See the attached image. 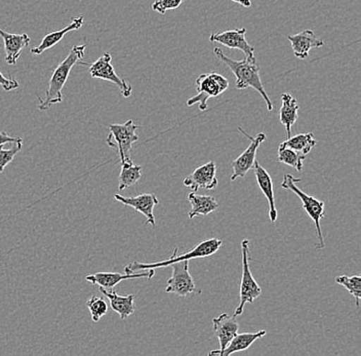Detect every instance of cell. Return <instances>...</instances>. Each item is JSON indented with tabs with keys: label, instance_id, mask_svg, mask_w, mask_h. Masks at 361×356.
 <instances>
[{
	"label": "cell",
	"instance_id": "cell-1",
	"mask_svg": "<svg viewBox=\"0 0 361 356\" xmlns=\"http://www.w3.org/2000/svg\"><path fill=\"white\" fill-rule=\"evenodd\" d=\"M214 54L221 62L224 63L226 66L231 70L232 73L235 76L237 90H245L247 87L256 90L261 94L262 98L265 100L268 111H272L273 104L271 102L267 92L264 89L263 83L259 78V66L255 56L254 57H245L243 61L232 60L225 55L224 51L219 47L214 49Z\"/></svg>",
	"mask_w": 361,
	"mask_h": 356
},
{
	"label": "cell",
	"instance_id": "cell-2",
	"mask_svg": "<svg viewBox=\"0 0 361 356\" xmlns=\"http://www.w3.org/2000/svg\"><path fill=\"white\" fill-rule=\"evenodd\" d=\"M85 49H87V44H75L72 47L67 57L54 70L51 80L49 81V87L45 92L44 100L37 96V99L39 100L38 109L45 111V110H49L51 106L63 102L64 100L63 89L69 78L70 72L79 61L82 60L85 57Z\"/></svg>",
	"mask_w": 361,
	"mask_h": 356
},
{
	"label": "cell",
	"instance_id": "cell-3",
	"mask_svg": "<svg viewBox=\"0 0 361 356\" xmlns=\"http://www.w3.org/2000/svg\"><path fill=\"white\" fill-rule=\"evenodd\" d=\"M222 240L218 238H211V240H202L198 243L195 247L187 252V253L178 256V247H176L173 254L168 260L160 261V262L151 263V264H145V263L133 262L130 263L124 267L126 274H134V272L142 271V270L158 269V268L169 267L177 262H182L185 260H193V259L209 258L213 256L222 247Z\"/></svg>",
	"mask_w": 361,
	"mask_h": 356
},
{
	"label": "cell",
	"instance_id": "cell-4",
	"mask_svg": "<svg viewBox=\"0 0 361 356\" xmlns=\"http://www.w3.org/2000/svg\"><path fill=\"white\" fill-rule=\"evenodd\" d=\"M301 179H295L290 173H286L283 176L281 187L286 190L292 191L295 195L299 196L303 204L304 211L308 214L309 217L312 219L315 224L316 233H317L319 243L316 245V249L322 250L324 247V236H322V227H320V220L324 218V202L322 200H316L313 196L308 195L302 191L295 183L301 182Z\"/></svg>",
	"mask_w": 361,
	"mask_h": 356
},
{
	"label": "cell",
	"instance_id": "cell-5",
	"mask_svg": "<svg viewBox=\"0 0 361 356\" xmlns=\"http://www.w3.org/2000/svg\"><path fill=\"white\" fill-rule=\"evenodd\" d=\"M229 82L221 74L204 73L200 75L196 80V90L197 94L189 99L187 105L193 106L198 104L202 111L207 109V101L211 98H216L223 92L227 91Z\"/></svg>",
	"mask_w": 361,
	"mask_h": 356
},
{
	"label": "cell",
	"instance_id": "cell-6",
	"mask_svg": "<svg viewBox=\"0 0 361 356\" xmlns=\"http://www.w3.org/2000/svg\"><path fill=\"white\" fill-rule=\"evenodd\" d=\"M241 250H243V276H241L240 293H239L240 301L234 312L236 317L243 314L245 304L252 303L255 300L261 296L263 292L250 272V261L252 256L250 254V240H243Z\"/></svg>",
	"mask_w": 361,
	"mask_h": 356
},
{
	"label": "cell",
	"instance_id": "cell-7",
	"mask_svg": "<svg viewBox=\"0 0 361 356\" xmlns=\"http://www.w3.org/2000/svg\"><path fill=\"white\" fill-rule=\"evenodd\" d=\"M137 125L132 119L123 125H109L110 133L106 139V143L109 147L116 148L121 156V162L130 159V151L133 145L137 142Z\"/></svg>",
	"mask_w": 361,
	"mask_h": 356
},
{
	"label": "cell",
	"instance_id": "cell-8",
	"mask_svg": "<svg viewBox=\"0 0 361 356\" xmlns=\"http://www.w3.org/2000/svg\"><path fill=\"white\" fill-rule=\"evenodd\" d=\"M111 62L112 56L110 55V53H105L94 63H85L82 61H79L78 63L89 68L90 76L92 78L112 82L121 90L124 98H128L132 94L133 87L116 73Z\"/></svg>",
	"mask_w": 361,
	"mask_h": 356
},
{
	"label": "cell",
	"instance_id": "cell-9",
	"mask_svg": "<svg viewBox=\"0 0 361 356\" xmlns=\"http://www.w3.org/2000/svg\"><path fill=\"white\" fill-rule=\"evenodd\" d=\"M173 274L168 281L166 292L185 298L190 294L197 293L195 281L189 272V260L182 261L171 265Z\"/></svg>",
	"mask_w": 361,
	"mask_h": 356
},
{
	"label": "cell",
	"instance_id": "cell-10",
	"mask_svg": "<svg viewBox=\"0 0 361 356\" xmlns=\"http://www.w3.org/2000/svg\"><path fill=\"white\" fill-rule=\"evenodd\" d=\"M239 132L243 133L247 138L250 139V146L245 149V152L241 153L238 157L231 162L232 168H233V173L231 176V181H234L237 178H243L247 173L254 168L255 161H257V151L259 145L266 141V135L264 133H259L256 137L250 136L247 133L241 128H238Z\"/></svg>",
	"mask_w": 361,
	"mask_h": 356
},
{
	"label": "cell",
	"instance_id": "cell-11",
	"mask_svg": "<svg viewBox=\"0 0 361 356\" xmlns=\"http://www.w3.org/2000/svg\"><path fill=\"white\" fill-rule=\"evenodd\" d=\"M154 269L142 270V271L134 272V274H118V272H98V274H87L85 279L92 285L99 286L106 290H113L119 283L126 281V279H150L154 276Z\"/></svg>",
	"mask_w": 361,
	"mask_h": 356
},
{
	"label": "cell",
	"instance_id": "cell-12",
	"mask_svg": "<svg viewBox=\"0 0 361 356\" xmlns=\"http://www.w3.org/2000/svg\"><path fill=\"white\" fill-rule=\"evenodd\" d=\"M245 35H247L245 28L212 33L209 36V42L222 44L228 49H238L241 53L245 54V57H254L255 49L248 44Z\"/></svg>",
	"mask_w": 361,
	"mask_h": 356
},
{
	"label": "cell",
	"instance_id": "cell-13",
	"mask_svg": "<svg viewBox=\"0 0 361 356\" xmlns=\"http://www.w3.org/2000/svg\"><path fill=\"white\" fill-rule=\"evenodd\" d=\"M115 200L126 207H133L135 211L143 214L145 216L146 224L152 227L157 226L154 217V207L159 204L157 195L153 193H143V195L135 196V197H126L121 195H115Z\"/></svg>",
	"mask_w": 361,
	"mask_h": 356
},
{
	"label": "cell",
	"instance_id": "cell-14",
	"mask_svg": "<svg viewBox=\"0 0 361 356\" xmlns=\"http://www.w3.org/2000/svg\"><path fill=\"white\" fill-rule=\"evenodd\" d=\"M184 185L194 192L200 188L207 189V190L216 189L218 187L216 162L211 161L196 168L184 180Z\"/></svg>",
	"mask_w": 361,
	"mask_h": 356
},
{
	"label": "cell",
	"instance_id": "cell-15",
	"mask_svg": "<svg viewBox=\"0 0 361 356\" xmlns=\"http://www.w3.org/2000/svg\"><path fill=\"white\" fill-rule=\"evenodd\" d=\"M213 324L214 335L218 338L220 348L211 351L209 355H220L238 332L239 324L235 315H230L228 313H223L220 317L214 319Z\"/></svg>",
	"mask_w": 361,
	"mask_h": 356
},
{
	"label": "cell",
	"instance_id": "cell-16",
	"mask_svg": "<svg viewBox=\"0 0 361 356\" xmlns=\"http://www.w3.org/2000/svg\"><path fill=\"white\" fill-rule=\"evenodd\" d=\"M286 38L292 44L293 55L300 60L308 58L311 49L322 47L324 44V40L319 39L311 29H306L298 35H288Z\"/></svg>",
	"mask_w": 361,
	"mask_h": 356
},
{
	"label": "cell",
	"instance_id": "cell-17",
	"mask_svg": "<svg viewBox=\"0 0 361 356\" xmlns=\"http://www.w3.org/2000/svg\"><path fill=\"white\" fill-rule=\"evenodd\" d=\"M0 37L4 40L6 63L8 65L17 64L18 60L21 57L23 49L30 44V36L27 33H23V35L8 33L0 28Z\"/></svg>",
	"mask_w": 361,
	"mask_h": 356
},
{
	"label": "cell",
	"instance_id": "cell-18",
	"mask_svg": "<svg viewBox=\"0 0 361 356\" xmlns=\"http://www.w3.org/2000/svg\"><path fill=\"white\" fill-rule=\"evenodd\" d=\"M83 24H85V17H83V16L74 18L73 21L68 25V26L65 27V28L61 29V30L54 31V32L44 35L40 44L33 47V49H31V53L34 54V55H42V54L44 53L47 49L56 46V44L65 37L67 33L79 30V29L83 26Z\"/></svg>",
	"mask_w": 361,
	"mask_h": 356
},
{
	"label": "cell",
	"instance_id": "cell-19",
	"mask_svg": "<svg viewBox=\"0 0 361 356\" xmlns=\"http://www.w3.org/2000/svg\"><path fill=\"white\" fill-rule=\"evenodd\" d=\"M255 175H256L257 182L259 189H261L263 195L267 198L268 204H269V219L271 222H276L277 209L275 206L274 190H273L272 178L269 173L259 164V161H255L254 164Z\"/></svg>",
	"mask_w": 361,
	"mask_h": 356
},
{
	"label": "cell",
	"instance_id": "cell-20",
	"mask_svg": "<svg viewBox=\"0 0 361 356\" xmlns=\"http://www.w3.org/2000/svg\"><path fill=\"white\" fill-rule=\"evenodd\" d=\"M300 105L297 99L288 92L281 94V107L279 109V121L286 128L288 138L292 137V128L299 117Z\"/></svg>",
	"mask_w": 361,
	"mask_h": 356
},
{
	"label": "cell",
	"instance_id": "cell-21",
	"mask_svg": "<svg viewBox=\"0 0 361 356\" xmlns=\"http://www.w3.org/2000/svg\"><path fill=\"white\" fill-rule=\"evenodd\" d=\"M100 292L104 296L107 297L110 301V305L113 311L118 313L121 319H126L135 313V295L128 296H119L115 290H106L100 288Z\"/></svg>",
	"mask_w": 361,
	"mask_h": 356
},
{
	"label": "cell",
	"instance_id": "cell-22",
	"mask_svg": "<svg viewBox=\"0 0 361 356\" xmlns=\"http://www.w3.org/2000/svg\"><path fill=\"white\" fill-rule=\"evenodd\" d=\"M188 200L191 204V211L188 214L190 219H194L197 216L207 217L219 207V204L214 196L200 195L194 191L189 193Z\"/></svg>",
	"mask_w": 361,
	"mask_h": 356
},
{
	"label": "cell",
	"instance_id": "cell-23",
	"mask_svg": "<svg viewBox=\"0 0 361 356\" xmlns=\"http://www.w3.org/2000/svg\"><path fill=\"white\" fill-rule=\"evenodd\" d=\"M266 333H267V331L265 330L255 333H236L231 342L220 353V356H229L233 355V353L247 350L252 343H255V341L261 339Z\"/></svg>",
	"mask_w": 361,
	"mask_h": 356
},
{
	"label": "cell",
	"instance_id": "cell-24",
	"mask_svg": "<svg viewBox=\"0 0 361 356\" xmlns=\"http://www.w3.org/2000/svg\"><path fill=\"white\" fill-rule=\"evenodd\" d=\"M121 164V175H119L118 189L123 191L128 187L133 186L142 178L143 168L137 166L132 159H128Z\"/></svg>",
	"mask_w": 361,
	"mask_h": 356
},
{
	"label": "cell",
	"instance_id": "cell-25",
	"mask_svg": "<svg viewBox=\"0 0 361 356\" xmlns=\"http://www.w3.org/2000/svg\"><path fill=\"white\" fill-rule=\"evenodd\" d=\"M316 143L317 142L314 139L313 133H306V134H299L290 137L286 141L282 142L279 146L290 148V149L297 151L300 154L306 156L315 147Z\"/></svg>",
	"mask_w": 361,
	"mask_h": 356
},
{
	"label": "cell",
	"instance_id": "cell-26",
	"mask_svg": "<svg viewBox=\"0 0 361 356\" xmlns=\"http://www.w3.org/2000/svg\"><path fill=\"white\" fill-rule=\"evenodd\" d=\"M305 159H306L305 155L300 154L297 151L290 149V148L282 147V146L279 147L277 161L281 162V164H286V166H292L298 172H301L303 170Z\"/></svg>",
	"mask_w": 361,
	"mask_h": 356
},
{
	"label": "cell",
	"instance_id": "cell-27",
	"mask_svg": "<svg viewBox=\"0 0 361 356\" xmlns=\"http://www.w3.org/2000/svg\"><path fill=\"white\" fill-rule=\"evenodd\" d=\"M335 281L338 285L343 286V287L347 288L350 295H352L354 300H355L356 308L360 309L361 299V276H341L336 277Z\"/></svg>",
	"mask_w": 361,
	"mask_h": 356
},
{
	"label": "cell",
	"instance_id": "cell-28",
	"mask_svg": "<svg viewBox=\"0 0 361 356\" xmlns=\"http://www.w3.org/2000/svg\"><path fill=\"white\" fill-rule=\"evenodd\" d=\"M87 306L89 308L92 321L98 322L104 315L108 312V304L105 300L99 297L92 296L87 301Z\"/></svg>",
	"mask_w": 361,
	"mask_h": 356
},
{
	"label": "cell",
	"instance_id": "cell-29",
	"mask_svg": "<svg viewBox=\"0 0 361 356\" xmlns=\"http://www.w3.org/2000/svg\"><path fill=\"white\" fill-rule=\"evenodd\" d=\"M23 142L13 143L10 149H4V145L0 146V173L6 170V166L13 161L16 155L22 149Z\"/></svg>",
	"mask_w": 361,
	"mask_h": 356
},
{
	"label": "cell",
	"instance_id": "cell-30",
	"mask_svg": "<svg viewBox=\"0 0 361 356\" xmlns=\"http://www.w3.org/2000/svg\"><path fill=\"white\" fill-rule=\"evenodd\" d=\"M184 0H155L152 4V10L154 12L164 15L168 11L177 10L182 6Z\"/></svg>",
	"mask_w": 361,
	"mask_h": 356
},
{
	"label": "cell",
	"instance_id": "cell-31",
	"mask_svg": "<svg viewBox=\"0 0 361 356\" xmlns=\"http://www.w3.org/2000/svg\"><path fill=\"white\" fill-rule=\"evenodd\" d=\"M0 85L2 89L6 92L13 91L19 87V82L16 80H11V78H6L4 74L0 72Z\"/></svg>",
	"mask_w": 361,
	"mask_h": 356
},
{
	"label": "cell",
	"instance_id": "cell-32",
	"mask_svg": "<svg viewBox=\"0 0 361 356\" xmlns=\"http://www.w3.org/2000/svg\"><path fill=\"white\" fill-rule=\"evenodd\" d=\"M23 142V139L20 137H11L6 132H0V146L8 143H18Z\"/></svg>",
	"mask_w": 361,
	"mask_h": 356
},
{
	"label": "cell",
	"instance_id": "cell-33",
	"mask_svg": "<svg viewBox=\"0 0 361 356\" xmlns=\"http://www.w3.org/2000/svg\"><path fill=\"white\" fill-rule=\"evenodd\" d=\"M231 1L240 4V6H245V8H250L252 6V1L250 0H231Z\"/></svg>",
	"mask_w": 361,
	"mask_h": 356
}]
</instances>
